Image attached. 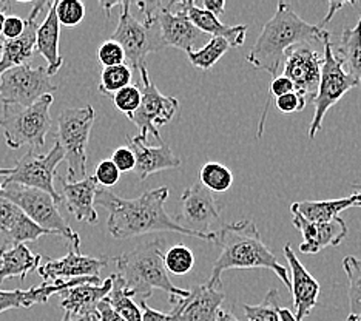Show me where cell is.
<instances>
[{"instance_id": "6da1fadb", "label": "cell", "mask_w": 361, "mask_h": 321, "mask_svg": "<svg viewBox=\"0 0 361 321\" xmlns=\"http://www.w3.org/2000/svg\"><path fill=\"white\" fill-rule=\"evenodd\" d=\"M169 188L159 187L142 193L135 200H127L110 192L109 188H97L94 204L109 212L106 227L113 238L127 240L152 232H176L200 240L216 241L218 232L198 234L192 232L171 218L166 212Z\"/></svg>"}, {"instance_id": "7a4b0ae2", "label": "cell", "mask_w": 361, "mask_h": 321, "mask_svg": "<svg viewBox=\"0 0 361 321\" xmlns=\"http://www.w3.org/2000/svg\"><path fill=\"white\" fill-rule=\"evenodd\" d=\"M216 243L221 253L212 267V275L206 286L221 289V275L231 269H267L280 277L283 284L290 291V278L287 269L276 261L275 255L262 243L259 230L250 219L224 224L218 230Z\"/></svg>"}, {"instance_id": "3957f363", "label": "cell", "mask_w": 361, "mask_h": 321, "mask_svg": "<svg viewBox=\"0 0 361 321\" xmlns=\"http://www.w3.org/2000/svg\"><path fill=\"white\" fill-rule=\"evenodd\" d=\"M326 30L302 20L286 2H280L272 19L262 27L259 37L247 54V62L258 70L278 76L284 56L290 48L307 45L312 40H323Z\"/></svg>"}, {"instance_id": "277c9868", "label": "cell", "mask_w": 361, "mask_h": 321, "mask_svg": "<svg viewBox=\"0 0 361 321\" xmlns=\"http://www.w3.org/2000/svg\"><path fill=\"white\" fill-rule=\"evenodd\" d=\"M164 246L166 241L162 238H156L114 258L116 274L126 283V291L133 300L137 298L139 303L152 296L154 289L166 291L170 296L179 298L188 296L187 289H180L171 283L169 272L164 266Z\"/></svg>"}, {"instance_id": "5b68a950", "label": "cell", "mask_w": 361, "mask_h": 321, "mask_svg": "<svg viewBox=\"0 0 361 321\" xmlns=\"http://www.w3.org/2000/svg\"><path fill=\"white\" fill-rule=\"evenodd\" d=\"M53 101L51 95H45L28 107L4 105L0 128L4 131L6 145L13 150L23 145L31 147L30 150L42 148L51 128L50 109Z\"/></svg>"}, {"instance_id": "8992f818", "label": "cell", "mask_w": 361, "mask_h": 321, "mask_svg": "<svg viewBox=\"0 0 361 321\" xmlns=\"http://www.w3.org/2000/svg\"><path fill=\"white\" fill-rule=\"evenodd\" d=\"M96 113L92 105L80 109H65L57 123V144L63 150V159L68 164L67 181L76 183L87 178V148Z\"/></svg>"}, {"instance_id": "52a82bcc", "label": "cell", "mask_w": 361, "mask_h": 321, "mask_svg": "<svg viewBox=\"0 0 361 321\" xmlns=\"http://www.w3.org/2000/svg\"><path fill=\"white\" fill-rule=\"evenodd\" d=\"M0 196L18 205L39 227L45 229L51 235L63 236L65 240H68L70 246L80 250L79 234L67 224L50 195L19 184H0Z\"/></svg>"}, {"instance_id": "ba28073f", "label": "cell", "mask_w": 361, "mask_h": 321, "mask_svg": "<svg viewBox=\"0 0 361 321\" xmlns=\"http://www.w3.org/2000/svg\"><path fill=\"white\" fill-rule=\"evenodd\" d=\"M324 42V57H323V67H322V76H319L318 92L314 97V107L315 114L312 118L310 128H309V139H314L315 135L323 127V121L326 113L329 109L340 101V99L350 92L352 88L358 87L357 82L352 79L343 67V62L335 56L334 44L331 42V35L326 32L323 37Z\"/></svg>"}, {"instance_id": "9c48e42d", "label": "cell", "mask_w": 361, "mask_h": 321, "mask_svg": "<svg viewBox=\"0 0 361 321\" xmlns=\"http://www.w3.org/2000/svg\"><path fill=\"white\" fill-rule=\"evenodd\" d=\"M131 2H118L121 16L118 28L113 32L111 40L118 42L126 54V65L130 70L141 71L145 67L147 56L162 49L158 27H145L142 22L136 20L130 13Z\"/></svg>"}, {"instance_id": "30bf717a", "label": "cell", "mask_w": 361, "mask_h": 321, "mask_svg": "<svg viewBox=\"0 0 361 321\" xmlns=\"http://www.w3.org/2000/svg\"><path fill=\"white\" fill-rule=\"evenodd\" d=\"M63 161V150L61 145L54 143L51 150L47 155H40L36 150H28L16 162L11 175H8L0 184H19L23 187L37 188L53 198L59 205L62 202L61 193L56 190L54 178L56 169Z\"/></svg>"}, {"instance_id": "8fae6325", "label": "cell", "mask_w": 361, "mask_h": 321, "mask_svg": "<svg viewBox=\"0 0 361 321\" xmlns=\"http://www.w3.org/2000/svg\"><path fill=\"white\" fill-rule=\"evenodd\" d=\"M59 88L48 76L47 67L19 65L0 74V101L4 105L28 107Z\"/></svg>"}, {"instance_id": "7c38bea8", "label": "cell", "mask_w": 361, "mask_h": 321, "mask_svg": "<svg viewBox=\"0 0 361 321\" xmlns=\"http://www.w3.org/2000/svg\"><path fill=\"white\" fill-rule=\"evenodd\" d=\"M139 74H141V82H137V87L142 95L141 105L130 121L137 127L139 136L147 139V136L152 133L162 144L159 127H164L173 119L179 109V102L173 96H164L159 93L158 87L149 76L147 67L139 71Z\"/></svg>"}, {"instance_id": "4fadbf2b", "label": "cell", "mask_w": 361, "mask_h": 321, "mask_svg": "<svg viewBox=\"0 0 361 321\" xmlns=\"http://www.w3.org/2000/svg\"><path fill=\"white\" fill-rule=\"evenodd\" d=\"M176 222L198 234H212V229H216L218 232L224 226L221 218V204L200 181L193 183L180 196Z\"/></svg>"}, {"instance_id": "5bb4252c", "label": "cell", "mask_w": 361, "mask_h": 321, "mask_svg": "<svg viewBox=\"0 0 361 321\" xmlns=\"http://www.w3.org/2000/svg\"><path fill=\"white\" fill-rule=\"evenodd\" d=\"M283 76L289 79L295 93L305 101H314L318 92L319 76H322L323 57L309 45H298L290 48L284 56Z\"/></svg>"}, {"instance_id": "9a60e30c", "label": "cell", "mask_w": 361, "mask_h": 321, "mask_svg": "<svg viewBox=\"0 0 361 321\" xmlns=\"http://www.w3.org/2000/svg\"><path fill=\"white\" fill-rule=\"evenodd\" d=\"M106 257L93 258L82 255L80 250L70 246L68 253L62 258H48L45 265L39 266V275L44 278V283L54 284L57 281H70L76 278H96L99 277V272L109 265Z\"/></svg>"}, {"instance_id": "2e32d148", "label": "cell", "mask_w": 361, "mask_h": 321, "mask_svg": "<svg viewBox=\"0 0 361 321\" xmlns=\"http://www.w3.org/2000/svg\"><path fill=\"white\" fill-rule=\"evenodd\" d=\"M224 298L226 295L221 289H213L206 283L198 284L188 291L185 298L170 296V303L173 306L170 314L176 321H218Z\"/></svg>"}, {"instance_id": "e0dca14e", "label": "cell", "mask_w": 361, "mask_h": 321, "mask_svg": "<svg viewBox=\"0 0 361 321\" xmlns=\"http://www.w3.org/2000/svg\"><path fill=\"white\" fill-rule=\"evenodd\" d=\"M292 215L293 226L302 235V243L300 244V252L302 253H318L326 247H338L348 236L346 221L340 217L327 222H315L297 212H292Z\"/></svg>"}, {"instance_id": "ac0fdd59", "label": "cell", "mask_w": 361, "mask_h": 321, "mask_svg": "<svg viewBox=\"0 0 361 321\" xmlns=\"http://www.w3.org/2000/svg\"><path fill=\"white\" fill-rule=\"evenodd\" d=\"M284 257L287 262H289V269L292 274L290 292L293 296V317L298 321H302L310 314L312 309L317 306L319 295V283L310 275V272L301 265V261L298 260L297 255H295L289 243L284 246Z\"/></svg>"}, {"instance_id": "d6986e66", "label": "cell", "mask_w": 361, "mask_h": 321, "mask_svg": "<svg viewBox=\"0 0 361 321\" xmlns=\"http://www.w3.org/2000/svg\"><path fill=\"white\" fill-rule=\"evenodd\" d=\"M44 235L51 234L32 222L18 205L0 196V247L37 241Z\"/></svg>"}, {"instance_id": "ffe728a7", "label": "cell", "mask_w": 361, "mask_h": 321, "mask_svg": "<svg viewBox=\"0 0 361 321\" xmlns=\"http://www.w3.org/2000/svg\"><path fill=\"white\" fill-rule=\"evenodd\" d=\"M50 2H36L32 5V10L30 11L28 19L25 20L27 27L23 35L18 39L4 40L0 42V74L4 71L19 67V65L28 63L31 56L35 54L36 48V32L39 28L37 18L39 13L48 8Z\"/></svg>"}, {"instance_id": "44dd1931", "label": "cell", "mask_w": 361, "mask_h": 321, "mask_svg": "<svg viewBox=\"0 0 361 321\" xmlns=\"http://www.w3.org/2000/svg\"><path fill=\"white\" fill-rule=\"evenodd\" d=\"M128 147L136 158V175L139 181H144L153 173L176 169L180 166V159L171 152L169 144L153 147L147 144V139L141 136H127Z\"/></svg>"}, {"instance_id": "7402d4cb", "label": "cell", "mask_w": 361, "mask_h": 321, "mask_svg": "<svg viewBox=\"0 0 361 321\" xmlns=\"http://www.w3.org/2000/svg\"><path fill=\"white\" fill-rule=\"evenodd\" d=\"M85 283H94L101 284V278H76L70 279V281H57L54 284L42 283L39 287H30L28 291H0V314L5 310L10 309H28L35 304H44L53 293H62L63 291L70 289V287H75L78 284H85Z\"/></svg>"}, {"instance_id": "603a6c76", "label": "cell", "mask_w": 361, "mask_h": 321, "mask_svg": "<svg viewBox=\"0 0 361 321\" xmlns=\"http://www.w3.org/2000/svg\"><path fill=\"white\" fill-rule=\"evenodd\" d=\"M62 184V201L67 202V209L78 221L87 224H96L97 212L94 209V200L97 193V183L93 176H87L76 183H70L65 178L59 176Z\"/></svg>"}, {"instance_id": "cb8c5ba5", "label": "cell", "mask_w": 361, "mask_h": 321, "mask_svg": "<svg viewBox=\"0 0 361 321\" xmlns=\"http://www.w3.org/2000/svg\"><path fill=\"white\" fill-rule=\"evenodd\" d=\"M113 284V278L109 277L101 284L85 283L62 292L61 306L65 312L76 318H87L96 314L97 304L106 298Z\"/></svg>"}, {"instance_id": "d4e9b609", "label": "cell", "mask_w": 361, "mask_h": 321, "mask_svg": "<svg viewBox=\"0 0 361 321\" xmlns=\"http://www.w3.org/2000/svg\"><path fill=\"white\" fill-rule=\"evenodd\" d=\"M184 10L187 18L198 28L202 35H210L212 37H221L228 42L231 47H243L247 36V25H226L221 22L215 14H212L193 0L184 2Z\"/></svg>"}, {"instance_id": "484cf974", "label": "cell", "mask_w": 361, "mask_h": 321, "mask_svg": "<svg viewBox=\"0 0 361 321\" xmlns=\"http://www.w3.org/2000/svg\"><path fill=\"white\" fill-rule=\"evenodd\" d=\"M59 37L61 25L56 18V2H50L45 19L37 28L35 48V52L44 56V59L48 62L47 73L50 78L61 70L63 63V57L59 54Z\"/></svg>"}, {"instance_id": "4316f807", "label": "cell", "mask_w": 361, "mask_h": 321, "mask_svg": "<svg viewBox=\"0 0 361 321\" xmlns=\"http://www.w3.org/2000/svg\"><path fill=\"white\" fill-rule=\"evenodd\" d=\"M349 207H361V192L352 193L348 198L329 201H301L290 205V212H297L301 217L315 222H327L338 218L343 210Z\"/></svg>"}, {"instance_id": "83f0119b", "label": "cell", "mask_w": 361, "mask_h": 321, "mask_svg": "<svg viewBox=\"0 0 361 321\" xmlns=\"http://www.w3.org/2000/svg\"><path fill=\"white\" fill-rule=\"evenodd\" d=\"M42 260L40 255L32 253L25 244H14L0 247V283L6 278L19 277L25 279L30 272L39 267V262Z\"/></svg>"}, {"instance_id": "f1b7e54d", "label": "cell", "mask_w": 361, "mask_h": 321, "mask_svg": "<svg viewBox=\"0 0 361 321\" xmlns=\"http://www.w3.org/2000/svg\"><path fill=\"white\" fill-rule=\"evenodd\" d=\"M335 56L343 62L349 76L361 87V18L354 28L343 31L341 42Z\"/></svg>"}, {"instance_id": "f546056e", "label": "cell", "mask_w": 361, "mask_h": 321, "mask_svg": "<svg viewBox=\"0 0 361 321\" xmlns=\"http://www.w3.org/2000/svg\"><path fill=\"white\" fill-rule=\"evenodd\" d=\"M111 278V289L105 300L110 303V306L126 321H142L141 309H139L135 300L126 291V283L122 281V278L118 274H113Z\"/></svg>"}, {"instance_id": "4dcf8cb0", "label": "cell", "mask_w": 361, "mask_h": 321, "mask_svg": "<svg viewBox=\"0 0 361 321\" xmlns=\"http://www.w3.org/2000/svg\"><path fill=\"white\" fill-rule=\"evenodd\" d=\"M228 48H231V45H228L227 40L221 37H212L206 47L187 52V57L193 67L207 71L212 67H215L221 57L228 52Z\"/></svg>"}, {"instance_id": "1f68e13d", "label": "cell", "mask_w": 361, "mask_h": 321, "mask_svg": "<svg viewBox=\"0 0 361 321\" xmlns=\"http://www.w3.org/2000/svg\"><path fill=\"white\" fill-rule=\"evenodd\" d=\"M200 183L212 193L227 192L233 184V173L223 164L210 161L200 170Z\"/></svg>"}, {"instance_id": "d6a6232c", "label": "cell", "mask_w": 361, "mask_h": 321, "mask_svg": "<svg viewBox=\"0 0 361 321\" xmlns=\"http://www.w3.org/2000/svg\"><path fill=\"white\" fill-rule=\"evenodd\" d=\"M343 267L349 279V304L350 315L361 318V258L346 257Z\"/></svg>"}, {"instance_id": "836d02e7", "label": "cell", "mask_w": 361, "mask_h": 321, "mask_svg": "<svg viewBox=\"0 0 361 321\" xmlns=\"http://www.w3.org/2000/svg\"><path fill=\"white\" fill-rule=\"evenodd\" d=\"M164 266L173 275H185L195 266V255L184 244H176L164 253Z\"/></svg>"}, {"instance_id": "e575fe53", "label": "cell", "mask_w": 361, "mask_h": 321, "mask_svg": "<svg viewBox=\"0 0 361 321\" xmlns=\"http://www.w3.org/2000/svg\"><path fill=\"white\" fill-rule=\"evenodd\" d=\"M131 82V70L126 63L116 65V67H105L101 71L99 92L105 96H113L119 90L130 85Z\"/></svg>"}, {"instance_id": "d590c367", "label": "cell", "mask_w": 361, "mask_h": 321, "mask_svg": "<svg viewBox=\"0 0 361 321\" xmlns=\"http://www.w3.org/2000/svg\"><path fill=\"white\" fill-rule=\"evenodd\" d=\"M244 312L247 321H280V315H278V310H280V298H278V291L270 289L267 295L264 296L257 306H249V304H244Z\"/></svg>"}, {"instance_id": "8d00e7d4", "label": "cell", "mask_w": 361, "mask_h": 321, "mask_svg": "<svg viewBox=\"0 0 361 321\" xmlns=\"http://www.w3.org/2000/svg\"><path fill=\"white\" fill-rule=\"evenodd\" d=\"M56 18L63 27H78L85 18V5L80 0H61L56 2Z\"/></svg>"}, {"instance_id": "74e56055", "label": "cell", "mask_w": 361, "mask_h": 321, "mask_svg": "<svg viewBox=\"0 0 361 321\" xmlns=\"http://www.w3.org/2000/svg\"><path fill=\"white\" fill-rule=\"evenodd\" d=\"M110 97L113 101V105L118 109V111L126 114V116L130 119L133 116V113L139 109V105H141L142 95L137 84H130Z\"/></svg>"}, {"instance_id": "f35d334b", "label": "cell", "mask_w": 361, "mask_h": 321, "mask_svg": "<svg viewBox=\"0 0 361 321\" xmlns=\"http://www.w3.org/2000/svg\"><path fill=\"white\" fill-rule=\"evenodd\" d=\"M97 59H99L101 65L105 67H116V65L126 63V54L122 47L114 42V40H106L104 42L99 49H97Z\"/></svg>"}, {"instance_id": "ab89813d", "label": "cell", "mask_w": 361, "mask_h": 321, "mask_svg": "<svg viewBox=\"0 0 361 321\" xmlns=\"http://www.w3.org/2000/svg\"><path fill=\"white\" fill-rule=\"evenodd\" d=\"M93 178L96 179L97 186H102V188H109V187H113L119 183L121 171L111 162V159H102L96 166Z\"/></svg>"}, {"instance_id": "60d3db41", "label": "cell", "mask_w": 361, "mask_h": 321, "mask_svg": "<svg viewBox=\"0 0 361 321\" xmlns=\"http://www.w3.org/2000/svg\"><path fill=\"white\" fill-rule=\"evenodd\" d=\"M306 101L297 93H287L281 97L275 99V107L276 110L283 114H290V113H298L302 111L306 107Z\"/></svg>"}, {"instance_id": "b9f144b4", "label": "cell", "mask_w": 361, "mask_h": 321, "mask_svg": "<svg viewBox=\"0 0 361 321\" xmlns=\"http://www.w3.org/2000/svg\"><path fill=\"white\" fill-rule=\"evenodd\" d=\"M111 162L118 167V170L121 173H128L131 170H135V167H136L135 153L131 152V148L128 145L118 147L111 155Z\"/></svg>"}, {"instance_id": "7bdbcfd3", "label": "cell", "mask_w": 361, "mask_h": 321, "mask_svg": "<svg viewBox=\"0 0 361 321\" xmlns=\"http://www.w3.org/2000/svg\"><path fill=\"white\" fill-rule=\"evenodd\" d=\"M27 23L19 16H6V20L4 25V30H2V35L5 36L6 40H11V39H18L23 35V31H25Z\"/></svg>"}, {"instance_id": "ee69618b", "label": "cell", "mask_w": 361, "mask_h": 321, "mask_svg": "<svg viewBox=\"0 0 361 321\" xmlns=\"http://www.w3.org/2000/svg\"><path fill=\"white\" fill-rule=\"evenodd\" d=\"M96 317L99 321H126L124 318H122L116 310H114L110 303L106 301L105 298L97 304V309H96Z\"/></svg>"}, {"instance_id": "f6af8a7d", "label": "cell", "mask_w": 361, "mask_h": 321, "mask_svg": "<svg viewBox=\"0 0 361 321\" xmlns=\"http://www.w3.org/2000/svg\"><path fill=\"white\" fill-rule=\"evenodd\" d=\"M139 308H141V314H142V321H176V318L170 314H162V312H158L152 309L150 306H147V303L142 301L139 303Z\"/></svg>"}, {"instance_id": "bcb514c9", "label": "cell", "mask_w": 361, "mask_h": 321, "mask_svg": "<svg viewBox=\"0 0 361 321\" xmlns=\"http://www.w3.org/2000/svg\"><path fill=\"white\" fill-rule=\"evenodd\" d=\"M202 10H206L212 14H215L216 18L224 13L226 10V2L224 0H204L202 4Z\"/></svg>"}, {"instance_id": "7dc6e473", "label": "cell", "mask_w": 361, "mask_h": 321, "mask_svg": "<svg viewBox=\"0 0 361 321\" xmlns=\"http://www.w3.org/2000/svg\"><path fill=\"white\" fill-rule=\"evenodd\" d=\"M346 5H349V4H346V2H331V4H329V13H327V16H326V18L322 20V23H318V27H322V28H323V25H324V23H327V22H329V20L334 18L335 11H338L340 8L346 6Z\"/></svg>"}, {"instance_id": "c3c4849f", "label": "cell", "mask_w": 361, "mask_h": 321, "mask_svg": "<svg viewBox=\"0 0 361 321\" xmlns=\"http://www.w3.org/2000/svg\"><path fill=\"white\" fill-rule=\"evenodd\" d=\"M278 315H280V321H298L287 308H280V310H278Z\"/></svg>"}, {"instance_id": "681fc988", "label": "cell", "mask_w": 361, "mask_h": 321, "mask_svg": "<svg viewBox=\"0 0 361 321\" xmlns=\"http://www.w3.org/2000/svg\"><path fill=\"white\" fill-rule=\"evenodd\" d=\"M218 321H238V318L231 314V312H226V310H219L218 314Z\"/></svg>"}, {"instance_id": "f907efd6", "label": "cell", "mask_w": 361, "mask_h": 321, "mask_svg": "<svg viewBox=\"0 0 361 321\" xmlns=\"http://www.w3.org/2000/svg\"><path fill=\"white\" fill-rule=\"evenodd\" d=\"M6 10H8V4H4V8L0 10V35H2V30H4V25L6 20Z\"/></svg>"}, {"instance_id": "816d5d0a", "label": "cell", "mask_w": 361, "mask_h": 321, "mask_svg": "<svg viewBox=\"0 0 361 321\" xmlns=\"http://www.w3.org/2000/svg\"><path fill=\"white\" fill-rule=\"evenodd\" d=\"M85 318H76V317H73V315H70L68 312H65L63 314V318H62V321H84Z\"/></svg>"}, {"instance_id": "f5cc1de1", "label": "cell", "mask_w": 361, "mask_h": 321, "mask_svg": "<svg viewBox=\"0 0 361 321\" xmlns=\"http://www.w3.org/2000/svg\"><path fill=\"white\" fill-rule=\"evenodd\" d=\"M11 171H13V169H8V167H2L0 166V176H8V175H11Z\"/></svg>"}, {"instance_id": "db71d44e", "label": "cell", "mask_w": 361, "mask_h": 321, "mask_svg": "<svg viewBox=\"0 0 361 321\" xmlns=\"http://www.w3.org/2000/svg\"><path fill=\"white\" fill-rule=\"evenodd\" d=\"M84 321H99L97 320V317H96V314H93V315H90V317H87Z\"/></svg>"}, {"instance_id": "11a10c76", "label": "cell", "mask_w": 361, "mask_h": 321, "mask_svg": "<svg viewBox=\"0 0 361 321\" xmlns=\"http://www.w3.org/2000/svg\"><path fill=\"white\" fill-rule=\"evenodd\" d=\"M346 321H361V318H360V317H355V315H349Z\"/></svg>"}, {"instance_id": "9f6ffc18", "label": "cell", "mask_w": 361, "mask_h": 321, "mask_svg": "<svg viewBox=\"0 0 361 321\" xmlns=\"http://www.w3.org/2000/svg\"><path fill=\"white\" fill-rule=\"evenodd\" d=\"M0 267H2V261H0Z\"/></svg>"}, {"instance_id": "6f0895ef", "label": "cell", "mask_w": 361, "mask_h": 321, "mask_svg": "<svg viewBox=\"0 0 361 321\" xmlns=\"http://www.w3.org/2000/svg\"><path fill=\"white\" fill-rule=\"evenodd\" d=\"M360 192H361V188H360Z\"/></svg>"}]
</instances>
